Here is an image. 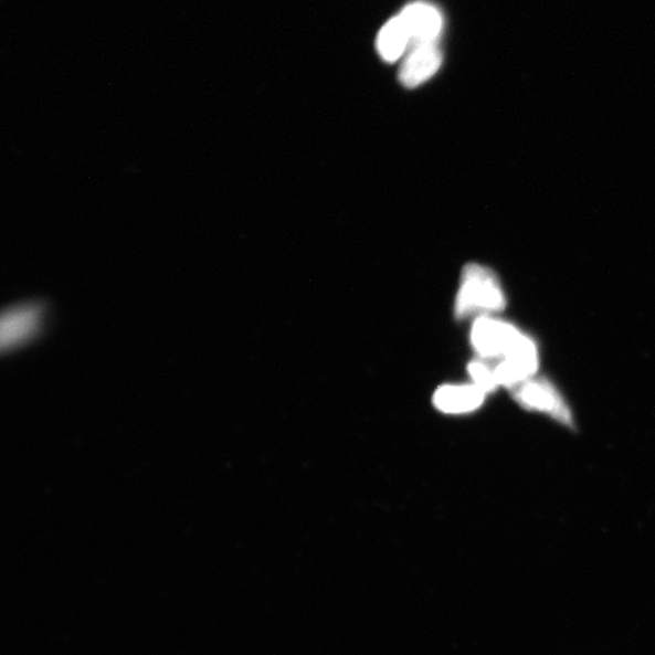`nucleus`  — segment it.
<instances>
[{"label":"nucleus","instance_id":"nucleus-8","mask_svg":"<svg viewBox=\"0 0 655 655\" xmlns=\"http://www.w3.org/2000/svg\"><path fill=\"white\" fill-rule=\"evenodd\" d=\"M411 49V35L408 33L402 18L390 19L378 33L377 51L385 63L393 64Z\"/></svg>","mask_w":655,"mask_h":655},{"label":"nucleus","instance_id":"nucleus-7","mask_svg":"<svg viewBox=\"0 0 655 655\" xmlns=\"http://www.w3.org/2000/svg\"><path fill=\"white\" fill-rule=\"evenodd\" d=\"M486 393L473 385H444L434 394L437 410L446 414H466L478 410Z\"/></svg>","mask_w":655,"mask_h":655},{"label":"nucleus","instance_id":"nucleus-10","mask_svg":"<svg viewBox=\"0 0 655 655\" xmlns=\"http://www.w3.org/2000/svg\"><path fill=\"white\" fill-rule=\"evenodd\" d=\"M467 370L469 377H472L474 381V385L486 394L499 387L496 368H490L485 361H473L468 365Z\"/></svg>","mask_w":655,"mask_h":655},{"label":"nucleus","instance_id":"nucleus-1","mask_svg":"<svg viewBox=\"0 0 655 655\" xmlns=\"http://www.w3.org/2000/svg\"><path fill=\"white\" fill-rule=\"evenodd\" d=\"M506 306L505 294L493 272L484 266L467 265L464 268L455 314L459 318L474 315L500 313Z\"/></svg>","mask_w":655,"mask_h":655},{"label":"nucleus","instance_id":"nucleus-9","mask_svg":"<svg viewBox=\"0 0 655 655\" xmlns=\"http://www.w3.org/2000/svg\"><path fill=\"white\" fill-rule=\"evenodd\" d=\"M39 308L20 306L12 308L3 319L4 345L15 346L32 336L39 326Z\"/></svg>","mask_w":655,"mask_h":655},{"label":"nucleus","instance_id":"nucleus-5","mask_svg":"<svg viewBox=\"0 0 655 655\" xmlns=\"http://www.w3.org/2000/svg\"><path fill=\"white\" fill-rule=\"evenodd\" d=\"M539 356L537 345L525 334L513 350L496 368L499 385L517 388L533 377L538 370Z\"/></svg>","mask_w":655,"mask_h":655},{"label":"nucleus","instance_id":"nucleus-6","mask_svg":"<svg viewBox=\"0 0 655 655\" xmlns=\"http://www.w3.org/2000/svg\"><path fill=\"white\" fill-rule=\"evenodd\" d=\"M443 63L439 44L416 45L405 54L400 68V82L405 88H416L434 77Z\"/></svg>","mask_w":655,"mask_h":655},{"label":"nucleus","instance_id":"nucleus-3","mask_svg":"<svg viewBox=\"0 0 655 655\" xmlns=\"http://www.w3.org/2000/svg\"><path fill=\"white\" fill-rule=\"evenodd\" d=\"M515 399L528 410L547 413L563 425L573 426V418L562 395L549 381L543 379L527 380L518 385Z\"/></svg>","mask_w":655,"mask_h":655},{"label":"nucleus","instance_id":"nucleus-2","mask_svg":"<svg viewBox=\"0 0 655 655\" xmlns=\"http://www.w3.org/2000/svg\"><path fill=\"white\" fill-rule=\"evenodd\" d=\"M522 336L513 325L488 316L479 317L472 330L474 349L484 360L505 358Z\"/></svg>","mask_w":655,"mask_h":655},{"label":"nucleus","instance_id":"nucleus-4","mask_svg":"<svg viewBox=\"0 0 655 655\" xmlns=\"http://www.w3.org/2000/svg\"><path fill=\"white\" fill-rule=\"evenodd\" d=\"M408 33L411 35V47L424 44H439L444 28L441 10L424 0H416L400 12Z\"/></svg>","mask_w":655,"mask_h":655}]
</instances>
